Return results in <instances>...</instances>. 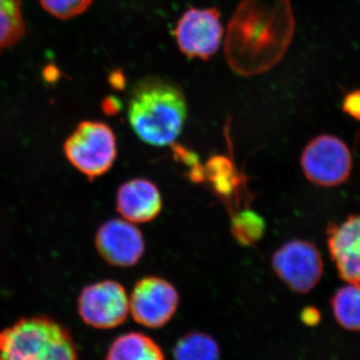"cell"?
<instances>
[{"label":"cell","instance_id":"44dd1931","mask_svg":"<svg viewBox=\"0 0 360 360\" xmlns=\"http://www.w3.org/2000/svg\"><path fill=\"white\" fill-rule=\"evenodd\" d=\"M302 321L307 326H314L321 321V314L314 307H307L302 312Z\"/></svg>","mask_w":360,"mask_h":360},{"label":"cell","instance_id":"5bb4252c","mask_svg":"<svg viewBox=\"0 0 360 360\" xmlns=\"http://www.w3.org/2000/svg\"><path fill=\"white\" fill-rule=\"evenodd\" d=\"M174 360H219L217 341L207 333L191 331L179 338L174 348Z\"/></svg>","mask_w":360,"mask_h":360},{"label":"cell","instance_id":"ba28073f","mask_svg":"<svg viewBox=\"0 0 360 360\" xmlns=\"http://www.w3.org/2000/svg\"><path fill=\"white\" fill-rule=\"evenodd\" d=\"M224 26L217 8L191 7L180 18L174 35L180 51L189 58L208 60L219 51Z\"/></svg>","mask_w":360,"mask_h":360},{"label":"cell","instance_id":"e0dca14e","mask_svg":"<svg viewBox=\"0 0 360 360\" xmlns=\"http://www.w3.org/2000/svg\"><path fill=\"white\" fill-rule=\"evenodd\" d=\"M264 219L251 210L239 212L232 219L231 233L234 239L243 246L255 245L264 236Z\"/></svg>","mask_w":360,"mask_h":360},{"label":"cell","instance_id":"30bf717a","mask_svg":"<svg viewBox=\"0 0 360 360\" xmlns=\"http://www.w3.org/2000/svg\"><path fill=\"white\" fill-rule=\"evenodd\" d=\"M96 245L103 259L117 267L134 266L146 251L141 231L125 219L104 222L97 231Z\"/></svg>","mask_w":360,"mask_h":360},{"label":"cell","instance_id":"52a82bcc","mask_svg":"<svg viewBox=\"0 0 360 360\" xmlns=\"http://www.w3.org/2000/svg\"><path fill=\"white\" fill-rule=\"evenodd\" d=\"M78 314L90 328L111 329L122 326L129 314V297L122 284L103 281L86 286L77 302Z\"/></svg>","mask_w":360,"mask_h":360},{"label":"cell","instance_id":"277c9868","mask_svg":"<svg viewBox=\"0 0 360 360\" xmlns=\"http://www.w3.org/2000/svg\"><path fill=\"white\" fill-rule=\"evenodd\" d=\"M115 132L99 122H80L65 141L66 158L89 179L108 174L117 155Z\"/></svg>","mask_w":360,"mask_h":360},{"label":"cell","instance_id":"ac0fdd59","mask_svg":"<svg viewBox=\"0 0 360 360\" xmlns=\"http://www.w3.org/2000/svg\"><path fill=\"white\" fill-rule=\"evenodd\" d=\"M206 176L212 180L213 186L219 193H231L233 184L232 165L229 160L221 156H215L207 162L205 169Z\"/></svg>","mask_w":360,"mask_h":360},{"label":"cell","instance_id":"3957f363","mask_svg":"<svg viewBox=\"0 0 360 360\" xmlns=\"http://www.w3.org/2000/svg\"><path fill=\"white\" fill-rule=\"evenodd\" d=\"M0 360H79L70 331L49 316L25 317L0 331Z\"/></svg>","mask_w":360,"mask_h":360},{"label":"cell","instance_id":"4fadbf2b","mask_svg":"<svg viewBox=\"0 0 360 360\" xmlns=\"http://www.w3.org/2000/svg\"><path fill=\"white\" fill-rule=\"evenodd\" d=\"M105 360H165L155 340L139 331L124 333L111 343Z\"/></svg>","mask_w":360,"mask_h":360},{"label":"cell","instance_id":"5b68a950","mask_svg":"<svg viewBox=\"0 0 360 360\" xmlns=\"http://www.w3.org/2000/svg\"><path fill=\"white\" fill-rule=\"evenodd\" d=\"M300 162L307 179L319 186H340L352 172L349 149L333 135H319L312 139L305 146Z\"/></svg>","mask_w":360,"mask_h":360},{"label":"cell","instance_id":"7c38bea8","mask_svg":"<svg viewBox=\"0 0 360 360\" xmlns=\"http://www.w3.org/2000/svg\"><path fill=\"white\" fill-rule=\"evenodd\" d=\"M162 198L150 180L134 179L125 182L116 193V210L132 224H146L160 215Z\"/></svg>","mask_w":360,"mask_h":360},{"label":"cell","instance_id":"2e32d148","mask_svg":"<svg viewBox=\"0 0 360 360\" xmlns=\"http://www.w3.org/2000/svg\"><path fill=\"white\" fill-rule=\"evenodd\" d=\"M25 32L22 0H0V54L20 41Z\"/></svg>","mask_w":360,"mask_h":360},{"label":"cell","instance_id":"8992f818","mask_svg":"<svg viewBox=\"0 0 360 360\" xmlns=\"http://www.w3.org/2000/svg\"><path fill=\"white\" fill-rule=\"evenodd\" d=\"M179 305L174 284L158 276H146L135 283L129 296V314L136 323L158 329L172 321Z\"/></svg>","mask_w":360,"mask_h":360},{"label":"cell","instance_id":"9c48e42d","mask_svg":"<svg viewBox=\"0 0 360 360\" xmlns=\"http://www.w3.org/2000/svg\"><path fill=\"white\" fill-rule=\"evenodd\" d=\"M272 269L290 290L307 293L321 281L323 262L312 243L291 240L276 251L272 257Z\"/></svg>","mask_w":360,"mask_h":360},{"label":"cell","instance_id":"ffe728a7","mask_svg":"<svg viewBox=\"0 0 360 360\" xmlns=\"http://www.w3.org/2000/svg\"><path fill=\"white\" fill-rule=\"evenodd\" d=\"M343 112L360 122V89L348 92L342 101Z\"/></svg>","mask_w":360,"mask_h":360},{"label":"cell","instance_id":"7a4b0ae2","mask_svg":"<svg viewBox=\"0 0 360 360\" xmlns=\"http://www.w3.org/2000/svg\"><path fill=\"white\" fill-rule=\"evenodd\" d=\"M127 116L142 141L158 148L170 146L186 123V96L172 80L155 75L142 78L132 87Z\"/></svg>","mask_w":360,"mask_h":360},{"label":"cell","instance_id":"9a60e30c","mask_svg":"<svg viewBox=\"0 0 360 360\" xmlns=\"http://www.w3.org/2000/svg\"><path fill=\"white\" fill-rule=\"evenodd\" d=\"M331 307L340 326L348 330L360 331V283H347L336 291Z\"/></svg>","mask_w":360,"mask_h":360},{"label":"cell","instance_id":"6da1fadb","mask_svg":"<svg viewBox=\"0 0 360 360\" xmlns=\"http://www.w3.org/2000/svg\"><path fill=\"white\" fill-rule=\"evenodd\" d=\"M295 30L290 0H241L227 27V63L241 77L266 72L285 56Z\"/></svg>","mask_w":360,"mask_h":360},{"label":"cell","instance_id":"8fae6325","mask_svg":"<svg viewBox=\"0 0 360 360\" xmlns=\"http://www.w3.org/2000/svg\"><path fill=\"white\" fill-rule=\"evenodd\" d=\"M329 252L347 283H360V214L352 215L328 231Z\"/></svg>","mask_w":360,"mask_h":360},{"label":"cell","instance_id":"d6986e66","mask_svg":"<svg viewBox=\"0 0 360 360\" xmlns=\"http://www.w3.org/2000/svg\"><path fill=\"white\" fill-rule=\"evenodd\" d=\"M39 1L44 11L51 15L59 20H68L84 13L94 0H39Z\"/></svg>","mask_w":360,"mask_h":360}]
</instances>
